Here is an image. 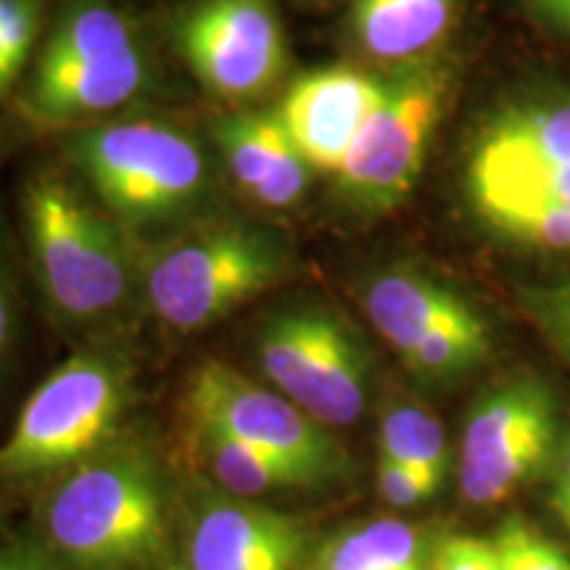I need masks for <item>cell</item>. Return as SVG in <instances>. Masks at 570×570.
<instances>
[{
    "mask_svg": "<svg viewBox=\"0 0 570 570\" xmlns=\"http://www.w3.org/2000/svg\"><path fill=\"white\" fill-rule=\"evenodd\" d=\"M446 88L444 71L420 63L386 82L381 104L336 173L348 204L365 212H391L407 202L444 114Z\"/></svg>",
    "mask_w": 570,
    "mask_h": 570,
    "instance_id": "ba28073f",
    "label": "cell"
},
{
    "mask_svg": "<svg viewBox=\"0 0 570 570\" xmlns=\"http://www.w3.org/2000/svg\"><path fill=\"white\" fill-rule=\"evenodd\" d=\"M130 21L104 3L80 6L61 21L42 53L40 67L98 61L138 48Z\"/></svg>",
    "mask_w": 570,
    "mask_h": 570,
    "instance_id": "ffe728a7",
    "label": "cell"
},
{
    "mask_svg": "<svg viewBox=\"0 0 570 570\" xmlns=\"http://www.w3.org/2000/svg\"><path fill=\"white\" fill-rule=\"evenodd\" d=\"M550 504L554 515L562 520V525L570 531V441L558 449L552 462V491Z\"/></svg>",
    "mask_w": 570,
    "mask_h": 570,
    "instance_id": "83f0119b",
    "label": "cell"
},
{
    "mask_svg": "<svg viewBox=\"0 0 570 570\" xmlns=\"http://www.w3.org/2000/svg\"><path fill=\"white\" fill-rule=\"evenodd\" d=\"M306 523L248 499H214L190 520L175 570H296Z\"/></svg>",
    "mask_w": 570,
    "mask_h": 570,
    "instance_id": "8fae6325",
    "label": "cell"
},
{
    "mask_svg": "<svg viewBox=\"0 0 570 570\" xmlns=\"http://www.w3.org/2000/svg\"><path fill=\"white\" fill-rule=\"evenodd\" d=\"M458 0H356L352 32L373 59L412 61L444 38Z\"/></svg>",
    "mask_w": 570,
    "mask_h": 570,
    "instance_id": "e0dca14e",
    "label": "cell"
},
{
    "mask_svg": "<svg viewBox=\"0 0 570 570\" xmlns=\"http://www.w3.org/2000/svg\"><path fill=\"white\" fill-rule=\"evenodd\" d=\"M177 42L198 82L233 101L267 92L288 63L275 0H202L185 13Z\"/></svg>",
    "mask_w": 570,
    "mask_h": 570,
    "instance_id": "30bf717a",
    "label": "cell"
},
{
    "mask_svg": "<svg viewBox=\"0 0 570 570\" xmlns=\"http://www.w3.org/2000/svg\"><path fill=\"white\" fill-rule=\"evenodd\" d=\"M475 212L520 244L570 252V202H494L475 206Z\"/></svg>",
    "mask_w": 570,
    "mask_h": 570,
    "instance_id": "603a6c76",
    "label": "cell"
},
{
    "mask_svg": "<svg viewBox=\"0 0 570 570\" xmlns=\"http://www.w3.org/2000/svg\"><path fill=\"white\" fill-rule=\"evenodd\" d=\"M365 312L399 356L410 354L420 341L441 327L475 315L473 306L452 288L417 273L375 277L365 291Z\"/></svg>",
    "mask_w": 570,
    "mask_h": 570,
    "instance_id": "2e32d148",
    "label": "cell"
},
{
    "mask_svg": "<svg viewBox=\"0 0 570 570\" xmlns=\"http://www.w3.org/2000/svg\"><path fill=\"white\" fill-rule=\"evenodd\" d=\"M35 570H53V568H51V562H48L46 558H40L38 566H35Z\"/></svg>",
    "mask_w": 570,
    "mask_h": 570,
    "instance_id": "1f68e13d",
    "label": "cell"
},
{
    "mask_svg": "<svg viewBox=\"0 0 570 570\" xmlns=\"http://www.w3.org/2000/svg\"><path fill=\"white\" fill-rule=\"evenodd\" d=\"M428 570H504V562L491 539L446 537L431 552Z\"/></svg>",
    "mask_w": 570,
    "mask_h": 570,
    "instance_id": "4316f807",
    "label": "cell"
},
{
    "mask_svg": "<svg viewBox=\"0 0 570 570\" xmlns=\"http://www.w3.org/2000/svg\"><path fill=\"white\" fill-rule=\"evenodd\" d=\"M40 554L35 552H9L0 558V570H35V566H38Z\"/></svg>",
    "mask_w": 570,
    "mask_h": 570,
    "instance_id": "4dcf8cb0",
    "label": "cell"
},
{
    "mask_svg": "<svg viewBox=\"0 0 570 570\" xmlns=\"http://www.w3.org/2000/svg\"><path fill=\"white\" fill-rule=\"evenodd\" d=\"M489 352V327L479 312H475V315L460 320V323H452L431 333L410 354H404L402 360L412 373L433 377V381H444V377L462 375L468 370L479 367Z\"/></svg>",
    "mask_w": 570,
    "mask_h": 570,
    "instance_id": "7402d4cb",
    "label": "cell"
},
{
    "mask_svg": "<svg viewBox=\"0 0 570 570\" xmlns=\"http://www.w3.org/2000/svg\"><path fill=\"white\" fill-rule=\"evenodd\" d=\"M491 541L497 544L504 570H570L568 554L525 520H504Z\"/></svg>",
    "mask_w": 570,
    "mask_h": 570,
    "instance_id": "cb8c5ba5",
    "label": "cell"
},
{
    "mask_svg": "<svg viewBox=\"0 0 570 570\" xmlns=\"http://www.w3.org/2000/svg\"><path fill=\"white\" fill-rule=\"evenodd\" d=\"M273 386L327 428L352 425L367 402V362L344 320L323 306H288L256 336Z\"/></svg>",
    "mask_w": 570,
    "mask_h": 570,
    "instance_id": "9c48e42d",
    "label": "cell"
},
{
    "mask_svg": "<svg viewBox=\"0 0 570 570\" xmlns=\"http://www.w3.org/2000/svg\"><path fill=\"white\" fill-rule=\"evenodd\" d=\"M24 225L40 285L59 315L85 323L130 294V254L117 227L59 177L27 185Z\"/></svg>",
    "mask_w": 570,
    "mask_h": 570,
    "instance_id": "7a4b0ae2",
    "label": "cell"
},
{
    "mask_svg": "<svg viewBox=\"0 0 570 570\" xmlns=\"http://www.w3.org/2000/svg\"><path fill=\"white\" fill-rule=\"evenodd\" d=\"M381 458L444 483L449 444L439 417L417 404H394L381 420Z\"/></svg>",
    "mask_w": 570,
    "mask_h": 570,
    "instance_id": "44dd1931",
    "label": "cell"
},
{
    "mask_svg": "<svg viewBox=\"0 0 570 570\" xmlns=\"http://www.w3.org/2000/svg\"><path fill=\"white\" fill-rule=\"evenodd\" d=\"M42 531L71 570H146L169 547L167 483L140 449L92 454L48 497Z\"/></svg>",
    "mask_w": 570,
    "mask_h": 570,
    "instance_id": "6da1fadb",
    "label": "cell"
},
{
    "mask_svg": "<svg viewBox=\"0 0 570 570\" xmlns=\"http://www.w3.org/2000/svg\"><path fill=\"white\" fill-rule=\"evenodd\" d=\"M214 140L235 183L259 204L285 209L304 196L312 167L277 114H233L219 119Z\"/></svg>",
    "mask_w": 570,
    "mask_h": 570,
    "instance_id": "4fadbf2b",
    "label": "cell"
},
{
    "mask_svg": "<svg viewBox=\"0 0 570 570\" xmlns=\"http://www.w3.org/2000/svg\"><path fill=\"white\" fill-rule=\"evenodd\" d=\"M185 412L194 428L227 433L288 462L317 489L346 479L352 470V460L331 428L277 389L259 386L225 362L209 360L194 370L185 389Z\"/></svg>",
    "mask_w": 570,
    "mask_h": 570,
    "instance_id": "8992f818",
    "label": "cell"
},
{
    "mask_svg": "<svg viewBox=\"0 0 570 570\" xmlns=\"http://www.w3.org/2000/svg\"><path fill=\"white\" fill-rule=\"evenodd\" d=\"M558 428V399L537 375L520 373L483 391L462 433V497L475 508L510 499L552 465L560 449Z\"/></svg>",
    "mask_w": 570,
    "mask_h": 570,
    "instance_id": "52a82bcc",
    "label": "cell"
},
{
    "mask_svg": "<svg viewBox=\"0 0 570 570\" xmlns=\"http://www.w3.org/2000/svg\"><path fill=\"white\" fill-rule=\"evenodd\" d=\"M523 6L541 27L570 38V0H523Z\"/></svg>",
    "mask_w": 570,
    "mask_h": 570,
    "instance_id": "f1b7e54d",
    "label": "cell"
},
{
    "mask_svg": "<svg viewBox=\"0 0 570 570\" xmlns=\"http://www.w3.org/2000/svg\"><path fill=\"white\" fill-rule=\"evenodd\" d=\"M71 154L101 202L130 223L175 217L206 185V159L196 142L146 119L80 132Z\"/></svg>",
    "mask_w": 570,
    "mask_h": 570,
    "instance_id": "5b68a950",
    "label": "cell"
},
{
    "mask_svg": "<svg viewBox=\"0 0 570 570\" xmlns=\"http://www.w3.org/2000/svg\"><path fill=\"white\" fill-rule=\"evenodd\" d=\"M570 104L497 114L473 142L468 177L568 175Z\"/></svg>",
    "mask_w": 570,
    "mask_h": 570,
    "instance_id": "5bb4252c",
    "label": "cell"
},
{
    "mask_svg": "<svg viewBox=\"0 0 570 570\" xmlns=\"http://www.w3.org/2000/svg\"><path fill=\"white\" fill-rule=\"evenodd\" d=\"M383 92L386 82L360 69H317L291 85L275 114L309 167L336 175Z\"/></svg>",
    "mask_w": 570,
    "mask_h": 570,
    "instance_id": "7c38bea8",
    "label": "cell"
},
{
    "mask_svg": "<svg viewBox=\"0 0 570 570\" xmlns=\"http://www.w3.org/2000/svg\"><path fill=\"white\" fill-rule=\"evenodd\" d=\"M146 85V56L140 48H132L98 61L38 67L30 104L46 119H77L119 109Z\"/></svg>",
    "mask_w": 570,
    "mask_h": 570,
    "instance_id": "9a60e30c",
    "label": "cell"
},
{
    "mask_svg": "<svg viewBox=\"0 0 570 570\" xmlns=\"http://www.w3.org/2000/svg\"><path fill=\"white\" fill-rule=\"evenodd\" d=\"M431 554L412 523L375 518L344 525L312 550L306 570H428Z\"/></svg>",
    "mask_w": 570,
    "mask_h": 570,
    "instance_id": "ac0fdd59",
    "label": "cell"
},
{
    "mask_svg": "<svg viewBox=\"0 0 570 570\" xmlns=\"http://www.w3.org/2000/svg\"><path fill=\"white\" fill-rule=\"evenodd\" d=\"M523 304L547 344L570 367V281L529 288Z\"/></svg>",
    "mask_w": 570,
    "mask_h": 570,
    "instance_id": "d4e9b609",
    "label": "cell"
},
{
    "mask_svg": "<svg viewBox=\"0 0 570 570\" xmlns=\"http://www.w3.org/2000/svg\"><path fill=\"white\" fill-rule=\"evenodd\" d=\"M0 283H3V281H0Z\"/></svg>",
    "mask_w": 570,
    "mask_h": 570,
    "instance_id": "d6a6232c",
    "label": "cell"
},
{
    "mask_svg": "<svg viewBox=\"0 0 570 570\" xmlns=\"http://www.w3.org/2000/svg\"><path fill=\"white\" fill-rule=\"evenodd\" d=\"M196 439L212 475L233 497L254 499L265 494H285V491L317 489L302 470L269 458V454L227 436V433L196 428Z\"/></svg>",
    "mask_w": 570,
    "mask_h": 570,
    "instance_id": "d6986e66",
    "label": "cell"
},
{
    "mask_svg": "<svg viewBox=\"0 0 570 570\" xmlns=\"http://www.w3.org/2000/svg\"><path fill=\"white\" fill-rule=\"evenodd\" d=\"M283 273V252L246 225H206L154 254L146 296L173 331L209 327L267 291Z\"/></svg>",
    "mask_w": 570,
    "mask_h": 570,
    "instance_id": "277c9868",
    "label": "cell"
},
{
    "mask_svg": "<svg viewBox=\"0 0 570 570\" xmlns=\"http://www.w3.org/2000/svg\"><path fill=\"white\" fill-rule=\"evenodd\" d=\"M130 404V370L119 356L71 354L21 407L0 444V475L27 479L80 465L117 431Z\"/></svg>",
    "mask_w": 570,
    "mask_h": 570,
    "instance_id": "3957f363",
    "label": "cell"
},
{
    "mask_svg": "<svg viewBox=\"0 0 570 570\" xmlns=\"http://www.w3.org/2000/svg\"><path fill=\"white\" fill-rule=\"evenodd\" d=\"M441 487L444 483L431 479V475L399 465L394 460L377 458V489H381V497L394 508H415V504L436 494Z\"/></svg>",
    "mask_w": 570,
    "mask_h": 570,
    "instance_id": "484cf974",
    "label": "cell"
},
{
    "mask_svg": "<svg viewBox=\"0 0 570 570\" xmlns=\"http://www.w3.org/2000/svg\"><path fill=\"white\" fill-rule=\"evenodd\" d=\"M11 325H13L11 294H9V288H6V283H0V356H3L6 346H9Z\"/></svg>",
    "mask_w": 570,
    "mask_h": 570,
    "instance_id": "f546056e",
    "label": "cell"
}]
</instances>
